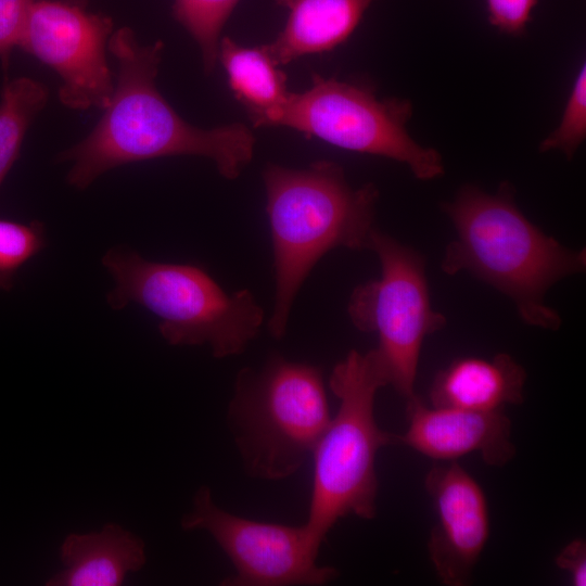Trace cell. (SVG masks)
I'll return each instance as SVG.
<instances>
[{
  "mask_svg": "<svg viewBox=\"0 0 586 586\" xmlns=\"http://www.w3.org/2000/svg\"><path fill=\"white\" fill-rule=\"evenodd\" d=\"M107 49L118 64L110 103L91 132L56 156L71 164V187L84 190L115 167L175 155L204 156L224 178L240 176L254 153L251 130L238 123L202 129L182 119L155 85L161 41L143 46L132 29L122 27L111 35Z\"/></svg>",
  "mask_w": 586,
  "mask_h": 586,
  "instance_id": "1",
  "label": "cell"
},
{
  "mask_svg": "<svg viewBox=\"0 0 586 586\" xmlns=\"http://www.w3.org/2000/svg\"><path fill=\"white\" fill-rule=\"evenodd\" d=\"M442 209L456 230L442 270L449 276L468 271L508 296L526 324L557 330L561 317L545 295L559 280L585 270V250L562 245L530 221L508 181L495 193L464 186Z\"/></svg>",
  "mask_w": 586,
  "mask_h": 586,
  "instance_id": "2",
  "label": "cell"
},
{
  "mask_svg": "<svg viewBox=\"0 0 586 586\" xmlns=\"http://www.w3.org/2000/svg\"><path fill=\"white\" fill-rule=\"evenodd\" d=\"M263 181L275 272L267 328L280 340L296 295L322 256L336 247L369 250L379 191L371 182L354 189L331 161L303 169L268 164Z\"/></svg>",
  "mask_w": 586,
  "mask_h": 586,
  "instance_id": "3",
  "label": "cell"
},
{
  "mask_svg": "<svg viewBox=\"0 0 586 586\" xmlns=\"http://www.w3.org/2000/svg\"><path fill=\"white\" fill-rule=\"evenodd\" d=\"M114 280L106 294L113 309L137 304L158 319L173 346H209L215 358L240 355L258 335L265 313L250 290L226 292L204 269L149 260L124 247L101 258Z\"/></svg>",
  "mask_w": 586,
  "mask_h": 586,
  "instance_id": "4",
  "label": "cell"
},
{
  "mask_svg": "<svg viewBox=\"0 0 586 586\" xmlns=\"http://www.w3.org/2000/svg\"><path fill=\"white\" fill-rule=\"evenodd\" d=\"M386 385L374 348L367 353L352 349L332 369L329 386L340 406L311 454L314 479L305 523L320 546L340 519L375 517L377 454L397 444V434L382 430L374 417L377 392Z\"/></svg>",
  "mask_w": 586,
  "mask_h": 586,
  "instance_id": "5",
  "label": "cell"
},
{
  "mask_svg": "<svg viewBox=\"0 0 586 586\" xmlns=\"http://www.w3.org/2000/svg\"><path fill=\"white\" fill-rule=\"evenodd\" d=\"M331 420L322 371L271 356L237 374L228 422L247 473L278 481L313 454Z\"/></svg>",
  "mask_w": 586,
  "mask_h": 586,
  "instance_id": "6",
  "label": "cell"
},
{
  "mask_svg": "<svg viewBox=\"0 0 586 586\" xmlns=\"http://www.w3.org/2000/svg\"><path fill=\"white\" fill-rule=\"evenodd\" d=\"M412 116L409 100H380L357 82L313 75L304 92H291L266 126H285L335 146L405 164L419 180L444 174L441 153L415 141L407 130Z\"/></svg>",
  "mask_w": 586,
  "mask_h": 586,
  "instance_id": "7",
  "label": "cell"
},
{
  "mask_svg": "<svg viewBox=\"0 0 586 586\" xmlns=\"http://www.w3.org/2000/svg\"><path fill=\"white\" fill-rule=\"evenodd\" d=\"M369 250L379 258L380 278L357 285L347 303L354 327L379 339L375 352L387 385L412 398L424 339L443 329L446 317L433 309L424 258L375 228Z\"/></svg>",
  "mask_w": 586,
  "mask_h": 586,
  "instance_id": "8",
  "label": "cell"
},
{
  "mask_svg": "<svg viewBox=\"0 0 586 586\" xmlns=\"http://www.w3.org/2000/svg\"><path fill=\"white\" fill-rule=\"evenodd\" d=\"M183 531L207 532L234 566L224 586L324 585L337 570L319 565L320 545L305 524L260 522L218 507L208 486L195 493L192 507L180 521Z\"/></svg>",
  "mask_w": 586,
  "mask_h": 586,
  "instance_id": "9",
  "label": "cell"
},
{
  "mask_svg": "<svg viewBox=\"0 0 586 586\" xmlns=\"http://www.w3.org/2000/svg\"><path fill=\"white\" fill-rule=\"evenodd\" d=\"M112 29L109 16L65 0H36L17 47L60 76L62 104L104 110L114 91L106 61Z\"/></svg>",
  "mask_w": 586,
  "mask_h": 586,
  "instance_id": "10",
  "label": "cell"
},
{
  "mask_svg": "<svg viewBox=\"0 0 586 586\" xmlns=\"http://www.w3.org/2000/svg\"><path fill=\"white\" fill-rule=\"evenodd\" d=\"M424 485L436 515L428 543L430 560L443 584L466 585L489 537L485 493L457 461L434 464Z\"/></svg>",
  "mask_w": 586,
  "mask_h": 586,
  "instance_id": "11",
  "label": "cell"
},
{
  "mask_svg": "<svg viewBox=\"0 0 586 586\" xmlns=\"http://www.w3.org/2000/svg\"><path fill=\"white\" fill-rule=\"evenodd\" d=\"M406 402L408 428L396 435V445L410 447L438 461H456L479 453L492 467H504L515 455L511 422L504 410L429 407L417 395Z\"/></svg>",
  "mask_w": 586,
  "mask_h": 586,
  "instance_id": "12",
  "label": "cell"
},
{
  "mask_svg": "<svg viewBox=\"0 0 586 586\" xmlns=\"http://www.w3.org/2000/svg\"><path fill=\"white\" fill-rule=\"evenodd\" d=\"M525 380L524 368L506 353L489 359L458 358L435 375L430 388L431 406L504 410L506 405L523 402Z\"/></svg>",
  "mask_w": 586,
  "mask_h": 586,
  "instance_id": "13",
  "label": "cell"
},
{
  "mask_svg": "<svg viewBox=\"0 0 586 586\" xmlns=\"http://www.w3.org/2000/svg\"><path fill=\"white\" fill-rule=\"evenodd\" d=\"M60 559L64 569L47 586H119L128 573L144 566L145 544L120 525L106 523L99 532L68 534Z\"/></svg>",
  "mask_w": 586,
  "mask_h": 586,
  "instance_id": "14",
  "label": "cell"
},
{
  "mask_svg": "<svg viewBox=\"0 0 586 586\" xmlns=\"http://www.w3.org/2000/svg\"><path fill=\"white\" fill-rule=\"evenodd\" d=\"M373 1L276 0L289 10V18L277 38L262 48L277 66L330 51L352 35Z\"/></svg>",
  "mask_w": 586,
  "mask_h": 586,
  "instance_id": "15",
  "label": "cell"
},
{
  "mask_svg": "<svg viewBox=\"0 0 586 586\" xmlns=\"http://www.w3.org/2000/svg\"><path fill=\"white\" fill-rule=\"evenodd\" d=\"M218 59L232 92L246 109L252 123L256 127L266 126L290 93L285 74L277 68L262 46L242 47L229 37L220 39Z\"/></svg>",
  "mask_w": 586,
  "mask_h": 586,
  "instance_id": "16",
  "label": "cell"
},
{
  "mask_svg": "<svg viewBox=\"0 0 586 586\" xmlns=\"http://www.w3.org/2000/svg\"><path fill=\"white\" fill-rule=\"evenodd\" d=\"M49 91L29 77L5 81L0 100V186L17 160L25 135L44 107Z\"/></svg>",
  "mask_w": 586,
  "mask_h": 586,
  "instance_id": "17",
  "label": "cell"
},
{
  "mask_svg": "<svg viewBox=\"0 0 586 586\" xmlns=\"http://www.w3.org/2000/svg\"><path fill=\"white\" fill-rule=\"evenodd\" d=\"M240 0H175L173 15L200 47L203 66L212 73L218 59L220 31Z\"/></svg>",
  "mask_w": 586,
  "mask_h": 586,
  "instance_id": "18",
  "label": "cell"
},
{
  "mask_svg": "<svg viewBox=\"0 0 586 586\" xmlns=\"http://www.w3.org/2000/svg\"><path fill=\"white\" fill-rule=\"evenodd\" d=\"M44 247L43 222L0 218V290L9 291L18 269Z\"/></svg>",
  "mask_w": 586,
  "mask_h": 586,
  "instance_id": "19",
  "label": "cell"
},
{
  "mask_svg": "<svg viewBox=\"0 0 586 586\" xmlns=\"http://www.w3.org/2000/svg\"><path fill=\"white\" fill-rule=\"evenodd\" d=\"M586 138V66L579 68L559 126L539 143V152L559 151L568 161Z\"/></svg>",
  "mask_w": 586,
  "mask_h": 586,
  "instance_id": "20",
  "label": "cell"
},
{
  "mask_svg": "<svg viewBox=\"0 0 586 586\" xmlns=\"http://www.w3.org/2000/svg\"><path fill=\"white\" fill-rule=\"evenodd\" d=\"M36 0H0V61L8 68Z\"/></svg>",
  "mask_w": 586,
  "mask_h": 586,
  "instance_id": "21",
  "label": "cell"
},
{
  "mask_svg": "<svg viewBox=\"0 0 586 586\" xmlns=\"http://www.w3.org/2000/svg\"><path fill=\"white\" fill-rule=\"evenodd\" d=\"M488 21L499 31L519 36L532 20L538 0H486Z\"/></svg>",
  "mask_w": 586,
  "mask_h": 586,
  "instance_id": "22",
  "label": "cell"
},
{
  "mask_svg": "<svg viewBox=\"0 0 586 586\" xmlns=\"http://www.w3.org/2000/svg\"><path fill=\"white\" fill-rule=\"evenodd\" d=\"M556 565L564 571L574 586L586 585V543L575 538L566 544L555 559Z\"/></svg>",
  "mask_w": 586,
  "mask_h": 586,
  "instance_id": "23",
  "label": "cell"
},
{
  "mask_svg": "<svg viewBox=\"0 0 586 586\" xmlns=\"http://www.w3.org/2000/svg\"><path fill=\"white\" fill-rule=\"evenodd\" d=\"M69 3H73V4H77L79 7H82V8H86V5L88 4L89 0H65Z\"/></svg>",
  "mask_w": 586,
  "mask_h": 586,
  "instance_id": "24",
  "label": "cell"
}]
</instances>
